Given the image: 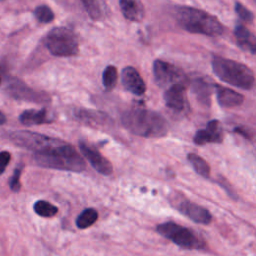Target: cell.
Wrapping results in <instances>:
<instances>
[{"mask_svg":"<svg viewBox=\"0 0 256 256\" xmlns=\"http://www.w3.org/2000/svg\"><path fill=\"white\" fill-rule=\"evenodd\" d=\"M121 122L132 134L144 138H159L168 132L166 119L158 112L146 108H133L124 112Z\"/></svg>","mask_w":256,"mask_h":256,"instance_id":"obj_1","label":"cell"},{"mask_svg":"<svg viewBox=\"0 0 256 256\" xmlns=\"http://www.w3.org/2000/svg\"><path fill=\"white\" fill-rule=\"evenodd\" d=\"M175 18L178 25L190 33L219 36L224 31L222 23L215 16L194 7H176Z\"/></svg>","mask_w":256,"mask_h":256,"instance_id":"obj_2","label":"cell"},{"mask_svg":"<svg viewBox=\"0 0 256 256\" xmlns=\"http://www.w3.org/2000/svg\"><path fill=\"white\" fill-rule=\"evenodd\" d=\"M34 160L41 167L64 171L82 172L86 167L83 158L67 142L49 151L34 154Z\"/></svg>","mask_w":256,"mask_h":256,"instance_id":"obj_3","label":"cell"},{"mask_svg":"<svg viewBox=\"0 0 256 256\" xmlns=\"http://www.w3.org/2000/svg\"><path fill=\"white\" fill-rule=\"evenodd\" d=\"M211 65L214 74L221 81L245 90L252 88L254 74L245 64L221 56H213Z\"/></svg>","mask_w":256,"mask_h":256,"instance_id":"obj_4","label":"cell"},{"mask_svg":"<svg viewBox=\"0 0 256 256\" xmlns=\"http://www.w3.org/2000/svg\"><path fill=\"white\" fill-rule=\"evenodd\" d=\"M44 45L47 50L57 57H70L78 54L79 44L76 34L66 27H55L45 38Z\"/></svg>","mask_w":256,"mask_h":256,"instance_id":"obj_5","label":"cell"},{"mask_svg":"<svg viewBox=\"0 0 256 256\" xmlns=\"http://www.w3.org/2000/svg\"><path fill=\"white\" fill-rule=\"evenodd\" d=\"M157 232L184 249H201L205 242L192 230L174 222H165L156 227Z\"/></svg>","mask_w":256,"mask_h":256,"instance_id":"obj_6","label":"cell"},{"mask_svg":"<svg viewBox=\"0 0 256 256\" xmlns=\"http://www.w3.org/2000/svg\"><path fill=\"white\" fill-rule=\"evenodd\" d=\"M9 139L17 146L28 149L34 154L43 153L54 149L63 143L62 140L55 139L43 134L31 131H15L9 134Z\"/></svg>","mask_w":256,"mask_h":256,"instance_id":"obj_7","label":"cell"},{"mask_svg":"<svg viewBox=\"0 0 256 256\" xmlns=\"http://www.w3.org/2000/svg\"><path fill=\"white\" fill-rule=\"evenodd\" d=\"M153 75L157 85L165 89L174 85H184L187 87L190 83L189 78L180 68L159 59L153 63Z\"/></svg>","mask_w":256,"mask_h":256,"instance_id":"obj_8","label":"cell"},{"mask_svg":"<svg viewBox=\"0 0 256 256\" xmlns=\"http://www.w3.org/2000/svg\"><path fill=\"white\" fill-rule=\"evenodd\" d=\"M6 92L13 98L34 103H48L50 96L43 92L32 89L19 79H11L6 87Z\"/></svg>","mask_w":256,"mask_h":256,"instance_id":"obj_9","label":"cell"},{"mask_svg":"<svg viewBox=\"0 0 256 256\" xmlns=\"http://www.w3.org/2000/svg\"><path fill=\"white\" fill-rule=\"evenodd\" d=\"M164 101L165 105L177 115H185L190 110L186 86L184 85H174L167 88L164 93Z\"/></svg>","mask_w":256,"mask_h":256,"instance_id":"obj_10","label":"cell"},{"mask_svg":"<svg viewBox=\"0 0 256 256\" xmlns=\"http://www.w3.org/2000/svg\"><path fill=\"white\" fill-rule=\"evenodd\" d=\"M174 206L180 213L196 223L207 225L212 220V216L207 209L187 199L176 198Z\"/></svg>","mask_w":256,"mask_h":256,"instance_id":"obj_11","label":"cell"},{"mask_svg":"<svg viewBox=\"0 0 256 256\" xmlns=\"http://www.w3.org/2000/svg\"><path fill=\"white\" fill-rule=\"evenodd\" d=\"M79 148L83 156L88 160V162L97 172L105 176H108L112 173L113 167L111 163L95 147L89 145L85 141H80Z\"/></svg>","mask_w":256,"mask_h":256,"instance_id":"obj_12","label":"cell"},{"mask_svg":"<svg viewBox=\"0 0 256 256\" xmlns=\"http://www.w3.org/2000/svg\"><path fill=\"white\" fill-rule=\"evenodd\" d=\"M74 117L79 122L94 128H108L113 124V121L108 114L98 110H89L85 108L76 109L74 111Z\"/></svg>","mask_w":256,"mask_h":256,"instance_id":"obj_13","label":"cell"},{"mask_svg":"<svg viewBox=\"0 0 256 256\" xmlns=\"http://www.w3.org/2000/svg\"><path fill=\"white\" fill-rule=\"evenodd\" d=\"M121 81L124 88L136 96H141L146 91L144 80L139 72L132 66H127L122 70Z\"/></svg>","mask_w":256,"mask_h":256,"instance_id":"obj_14","label":"cell"},{"mask_svg":"<svg viewBox=\"0 0 256 256\" xmlns=\"http://www.w3.org/2000/svg\"><path fill=\"white\" fill-rule=\"evenodd\" d=\"M223 140V131L219 121L211 120L207 123L204 129L198 130L193 141L197 145H204L207 143H221Z\"/></svg>","mask_w":256,"mask_h":256,"instance_id":"obj_15","label":"cell"},{"mask_svg":"<svg viewBox=\"0 0 256 256\" xmlns=\"http://www.w3.org/2000/svg\"><path fill=\"white\" fill-rule=\"evenodd\" d=\"M215 92H216L217 102L221 107H225V108L236 107L241 105L244 101V96L242 94L228 87L215 84Z\"/></svg>","mask_w":256,"mask_h":256,"instance_id":"obj_16","label":"cell"},{"mask_svg":"<svg viewBox=\"0 0 256 256\" xmlns=\"http://www.w3.org/2000/svg\"><path fill=\"white\" fill-rule=\"evenodd\" d=\"M234 36L239 48L243 51L256 54V35L243 25H237L234 29Z\"/></svg>","mask_w":256,"mask_h":256,"instance_id":"obj_17","label":"cell"},{"mask_svg":"<svg viewBox=\"0 0 256 256\" xmlns=\"http://www.w3.org/2000/svg\"><path fill=\"white\" fill-rule=\"evenodd\" d=\"M119 6L123 16L130 21L139 22L144 18L145 10L141 0H119Z\"/></svg>","mask_w":256,"mask_h":256,"instance_id":"obj_18","label":"cell"},{"mask_svg":"<svg viewBox=\"0 0 256 256\" xmlns=\"http://www.w3.org/2000/svg\"><path fill=\"white\" fill-rule=\"evenodd\" d=\"M54 120L52 115L48 113L46 109H40V110H35V109H30V110H25L19 115V121L27 126H32V125H40L44 123H51Z\"/></svg>","mask_w":256,"mask_h":256,"instance_id":"obj_19","label":"cell"},{"mask_svg":"<svg viewBox=\"0 0 256 256\" xmlns=\"http://www.w3.org/2000/svg\"><path fill=\"white\" fill-rule=\"evenodd\" d=\"M191 89L197 99L204 105H208L210 103V96L214 89L215 84L209 83L206 79L197 77L190 81Z\"/></svg>","mask_w":256,"mask_h":256,"instance_id":"obj_20","label":"cell"},{"mask_svg":"<svg viewBox=\"0 0 256 256\" xmlns=\"http://www.w3.org/2000/svg\"><path fill=\"white\" fill-rule=\"evenodd\" d=\"M98 219V212L94 208L84 209L76 218V226L79 229H85L92 226Z\"/></svg>","mask_w":256,"mask_h":256,"instance_id":"obj_21","label":"cell"},{"mask_svg":"<svg viewBox=\"0 0 256 256\" xmlns=\"http://www.w3.org/2000/svg\"><path fill=\"white\" fill-rule=\"evenodd\" d=\"M188 160L191 163V165L193 166L194 170L201 175L204 178H208L210 176V167L208 165V163L199 155L195 154V153H189L188 154Z\"/></svg>","mask_w":256,"mask_h":256,"instance_id":"obj_22","label":"cell"},{"mask_svg":"<svg viewBox=\"0 0 256 256\" xmlns=\"http://www.w3.org/2000/svg\"><path fill=\"white\" fill-rule=\"evenodd\" d=\"M89 17L93 20H99L103 16V7L101 0H81Z\"/></svg>","mask_w":256,"mask_h":256,"instance_id":"obj_23","label":"cell"},{"mask_svg":"<svg viewBox=\"0 0 256 256\" xmlns=\"http://www.w3.org/2000/svg\"><path fill=\"white\" fill-rule=\"evenodd\" d=\"M34 212L41 217H52L58 212V208L44 200H39L34 203Z\"/></svg>","mask_w":256,"mask_h":256,"instance_id":"obj_24","label":"cell"},{"mask_svg":"<svg viewBox=\"0 0 256 256\" xmlns=\"http://www.w3.org/2000/svg\"><path fill=\"white\" fill-rule=\"evenodd\" d=\"M117 69L113 65H108L102 73V83L106 90H111L117 82Z\"/></svg>","mask_w":256,"mask_h":256,"instance_id":"obj_25","label":"cell"},{"mask_svg":"<svg viewBox=\"0 0 256 256\" xmlns=\"http://www.w3.org/2000/svg\"><path fill=\"white\" fill-rule=\"evenodd\" d=\"M34 16L40 23H50L55 17L54 12L47 5L37 6L34 9Z\"/></svg>","mask_w":256,"mask_h":256,"instance_id":"obj_26","label":"cell"},{"mask_svg":"<svg viewBox=\"0 0 256 256\" xmlns=\"http://www.w3.org/2000/svg\"><path fill=\"white\" fill-rule=\"evenodd\" d=\"M235 12L236 14L245 22H248V23H251L254 19V15L253 13L247 8L245 7L243 4L239 3V2H236L235 4Z\"/></svg>","mask_w":256,"mask_h":256,"instance_id":"obj_27","label":"cell"},{"mask_svg":"<svg viewBox=\"0 0 256 256\" xmlns=\"http://www.w3.org/2000/svg\"><path fill=\"white\" fill-rule=\"evenodd\" d=\"M22 168H23V165H19L15 168L10 180H9V186H10V189L14 192H18L21 185H20V175H21V172H22Z\"/></svg>","mask_w":256,"mask_h":256,"instance_id":"obj_28","label":"cell"},{"mask_svg":"<svg viewBox=\"0 0 256 256\" xmlns=\"http://www.w3.org/2000/svg\"><path fill=\"white\" fill-rule=\"evenodd\" d=\"M10 159H11V155L8 151L0 152V175L5 171L7 165L10 162Z\"/></svg>","mask_w":256,"mask_h":256,"instance_id":"obj_29","label":"cell"},{"mask_svg":"<svg viewBox=\"0 0 256 256\" xmlns=\"http://www.w3.org/2000/svg\"><path fill=\"white\" fill-rule=\"evenodd\" d=\"M234 131L238 134H240L241 136L247 138V139H251L252 138V135H253V132L247 128V127H243V126H239V127H236L234 129Z\"/></svg>","mask_w":256,"mask_h":256,"instance_id":"obj_30","label":"cell"},{"mask_svg":"<svg viewBox=\"0 0 256 256\" xmlns=\"http://www.w3.org/2000/svg\"><path fill=\"white\" fill-rule=\"evenodd\" d=\"M5 122H6V117H5V115L0 111V125L4 124Z\"/></svg>","mask_w":256,"mask_h":256,"instance_id":"obj_31","label":"cell"},{"mask_svg":"<svg viewBox=\"0 0 256 256\" xmlns=\"http://www.w3.org/2000/svg\"><path fill=\"white\" fill-rule=\"evenodd\" d=\"M2 68H3V67H2V66H0V73H1V70H2Z\"/></svg>","mask_w":256,"mask_h":256,"instance_id":"obj_32","label":"cell"},{"mask_svg":"<svg viewBox=\"0 0 256 256\" xmlns=\"http://www.w3.org/2000/svg\"><path fill=\"white\" fill-rule=\"evenodd\" d=\"M0 83H1V78H0Z\"/></svg>","mask_w":256,"mask_h":256,"instance_id":"obj_33","label":"cell"},{"mask_svg":"<svg viewBox=\"0 0 256 256\" xmlns=\"http://www.w3.org/2000/svg\"><path fill=\"white\" fill-rule=\"evenodd\" d=\"M0 1H4V0H0Z\"/></svg>","mask_w":256,"mask_h":256,"instance_id":"obj_34","label":"cell"}]
</instances>
